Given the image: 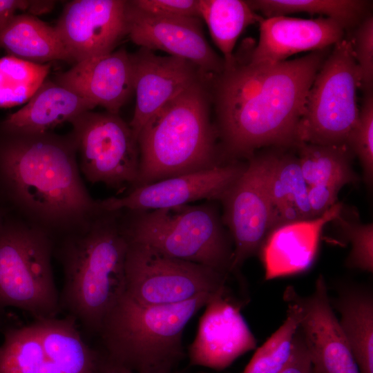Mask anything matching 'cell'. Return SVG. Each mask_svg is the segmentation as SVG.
Returning a JSON list of instances; mask_svg holds the SVG:
<instances>
[{
    "instance_id": "cell-6",
    "label": "cell",
    "mask_w": 373,
    "mask_h": 373,
    "mask_svg": "<svg viewBox=\"0 0 373 373\" xmlns=\"http://www.w3.org/2000/svg\"><path fill=\"white\" fill-rule=\"evenodd\" d=\"M122 231L128 242L147 245L180 260L231 272L233 242L213 203L149 210H120Z\"/></svg>"
},
{
    "instance_id": "cell-24",
    "label": "cell",
    "mask_w": 373,
    "mask_h": 373,
    "mask_svg": "<svg viewBox=\"0 0 373 373\" xmlns=\"http://www.w3.org/2000/svg\"><path fill=\"white\" fill-rule=\"evenodd\" d=\"M0 47L35 63L73 61L55 27L29 14L15 15L0 30Z\"/></svg>"
},
{
    "instance_id": "cell-18",
    "label": "cell",
    "mask_w": 373,
    "mask_h": 373,
    "mask_svg": "<svg viewBox=\"0 0 373 373\" xmlns=\"http://www.w3.org/2000/svg\"><path fill=\"white\" fill-rule=\"evenodd\" d=\"M55 82L106 112L118 114L133 92L131 54L123 48L76 62Z\"/></svg>"
},
{
    "instance_id": "cell-28",
    "label": "cell",
    "mask_w": 373,
    "mask_h": 373,
    "mask_svg": "<svg viewBox=\"0 0 373 373\" xmlns=\"http://www.w3.org/2000/svg\"><path fill=\"white\" fill-rule=\"evenodd\" d=\"M0 373H61L33 325L7 327L0 345Z\"/></svg>"
},
{
    "instance_id": "cell-8",
    "label": "cell",
    "mask_w": 373,
    "mask_h": 373,
    "mask_svg": "<svg viewBox=\"0 0 373 373\" xmlns=\"http://www.w3.org/2000/svg\"><path fill=\"white\" fill-rule=\"evenodd\" d=\"M307 93L296 140L319 145H346L360 108L361 73L350 38L333 46Z\"/></svg>"
},
{
    "instance_id": "cell-35",
    "label": "cell",
    "mask_w": 373,
    "mask_h": 373,
    "mask_svg": "<svg viewBox=\"0 0 373 373\" xmlns=\"http://www.w3.org/2000/svg\"><path fill=\"white\" fill-rule=\"evenodd\" d=\"M130 2L139 10L155 15L201 18L199 0H134Z\"/></svg>"
},
{
    "instance_id": "cell-25",
    "label": "cell",
    "mask_w": 373,
    "mask_h": 373,
    "mask_svg": "<svg viewBox=\"0 0 373 373\" xmlns=\"http://www.w3.org/2000/svg\"><path fill=\"white\" fill-rule=\"evenodd\" d=\"M331 303L340 314V326L360 373H373L372 292L363 287H350L341 291Z\"/></svg>"
},
{
    "instance_id": "cell-12",
    "label": "cell",
    "mask_w": 373,
    "mask_h": 373,
    "mask_svg": "<svg viewBox=\"0 0 373 373\" xmlns=\"http://www.w3.org/2000/svg\"><path fill=\"white\" fill-rule=\"evenodd\" d=\"M246 164L236 161L131 189L124 196L99 200L104 211H149L206 200H221Z\"/></svg>"
},
{
    "instance_id": "cell-36",
    "label": "cell",
    "mask_w": 373,
    "mask_h": 373,
    "mask_svg": "<svg viewBox=\"0 0 373 373\" xmlns=\"http://www.w3.org/2000/svg\"><path fill=\"white\" fill-rule=\"evenodd\" d=\"M341 188L333 185H314L308 187V198L313 217L321 216L337 203Z\"/></svg>"
},
{
    "instance_id": "cell-39",
    "label": "cell",
    "mask_w": 373,
    "mask_h": 373,
    "mask_svg": "<svg viewBox=\"0 0 373 373\" xmlns=\"http://www.w3.org/2000/svg\"><path fill=\"white\" fill-rule=\"evenodd\" d=\"M101 351V350H100ZM102 358L99 373H137L126 367L115 362L105 355L102 351ZM172 373H185L182 371L176 370Z\"/></svg>"
},
{
    "instance_id": "cell-42",
    "label": "cell",
    "mask_w": 373,
    "mask_h": 373,
    "mask_svg": "<svg viewBox=\"0 0 373 373\" xmlns=\"http://www.w3.org/2000/svg\"><path fill=\"white\" fill-rule=\"evenodd\" d=\"M312 373H319L314 367H312Z\"/></svg>"
},
{
    "instance_id": "cell-33",
    "label": "cell",
    "mask_w": 373,
    "mask_h": 373,
    "mask_svg": "<svg viewBox=\"0 0 373 373\" xmlns=\"http://www.w3.org/2000/svg\"><path fill=\"white\" fill-rule=\"evenodd\" d=\"M334 220L338 222L343 236L351 244L345 261L347 267L372 273L373 224L347 220L342 217L341 211Z\"/></svg>"
},
{
    "instance_id": "cell-23",
    "label": "cell",
    "mask_w": 373,
    "mask_h": 373,
    "mask_svg": "<svg viewBox=\"0 0 373 373\" xmlns=\"http://www.w3.org/2000/svg\"><path fill=\"white\" fill-rule=\"evenodd\" d=\"M32 324L61 373H99L101 351L86 342L73 317L35 319Z\"/></svg>"
},
{
    "instance_id": "cell-1",
    "label": "cell",
    "mask_w": 373,
    "mask_h": 373,
    "mask_svg": "<svg viewBox=\"0 0 373 373\" xmlns=\"http://www.w3.org/2000/svg\"><path fill=\"white\" fill-rule=\"evenodd\" d=\"M324 57L323 50H317L294 59L254 64L234 56L211 79L222 160L249 158L263 146H296L306 97Z\"/></svg>"
},
{
    "instance_id": "cell-2",
    "label": "cell",
    "mask_w": 373,
    "mask_h": 373,
    "mask_svg": "<svg viewBox=\"0 0 373 373\" xmlns=\"http://www.w3.org/2000/svg\"><path fill=\"white\" fill-rule=\"evenodd\" d=\"M0 209L54 241L84 229L103 211L84 182L71 133L0 128Z\"/></svg>"
},
{
    "instance_id": "cell-4",
    "label": "cell",
    "mask_w": 373,
    "mask_h": 373,
    "mask_svg": "<svg viewBox=\"0 0 373 373\" xmlns=\"http://www.w3.org/2000/svg\"><path fill=\"white\" fill-rule=\"evenodd\" d=\"M210 82L207 78L189 86L141 129L139 175L132 188L224 164L210 119Z\"/></svg>"
},
{
    "instance_id": "cell-41",
    "label": "cell",
    "mask_w": 373,
    "mask_h": 373,
    "mask_svg": "<svg viewBox=\"0 0 373 373\" xmlns=\"http://www.w3.org/2000/svg\"><path fill=\"white\" fill-rule=\"evenodd\" d=\"M4 216H5L4 212L0 209V222H1Z\"/></svg>"
},
{
    "instance_id": "cell-27",
    "label": "cell",
    "mask_w": 373,
    "mask_h": 373,
    "mask_svg": "<svg viewBox=\"0 0 373 373\" xmlns=\"http://www.w3.org/2000/svg\"><path fill=\"white\" fill-rule=\"evenodd\" d=\"M298 162L308 186L333 185L339 188L358 181L352 166L353 153L347 145H319L300 142Z\"/></svg>"
},
{
    "instance_id": "cell-32",
    "label": "cell",
    "mask_w": 373,
    "mask_h": 373,
    "mask_svg": "<svg viewBox=\"0 0 373 373\" xmlns=\"http://www.w3.org/2000/svg\"><path fill=\"white\" fill-rule=\"evenodd\" d=\"M346 145L361 164L364 181L371 185L373 178V96L366 93L359 111L358 122Z\"/></svg>"
},
{
    "instance_id": "cell-3",
    "label": "cell",
    "mask_w": 373,
    "mask_h": 373,
    "mask_svg": "<svg viewBox=\"0 0 373 373\" xmlns=\"http://www.w3.org/2000/svg\"><path fill=\"white\" fill-rule=\"evenodd\" d=\"M120 210L104 211L84 229L55 241L64 276L61 309L88 334L97 335L105 316L124 294L128 241Z\"/></svg>"
},
{
    "instance_id": "cell-5",
    "label": "cell",
    "mask_w": 373,
    "mask_h": 373,
    "mask_svg": "<svg viewBox=\"0 0 373 373\" xmlns=\"http://www.w3.org/2000/svg\"><path fill=\"white\" fill-rule=\"evenodd\" d=\"M215 293L162 305L142 304L124 294L103 320L99 350L137 373H172L185 357L186 325Z\"/></svg>"
},
{
    "instance_id": "cell-16",
    "label": "cell",
    "mask_w": 373,
    "mask_h": 373,
    "mask_svg": "<svg viewBox=\"0 0 373 373\" xmlns=\"http://www.w3.org/2000/svg\"><path fill=\"white\" fill-rule=\"evenodd\" d=\"M127 1L75 0L55 26L73 61L114 51L127 35Z\"/></svg>"
},
{
    "instance_id": "cell-19",
    "label": "cell",
    "mask_w": 373,
    "mask_h": 373,
    "mask_svg": "<svg viewBox=\"0 0 373 373\" xmlns=\"http://www.w3.org/2000/svg\"><path fill=\"white\" fill-rule=\"evenodd\" d=\"M344 30L337 21L325 17L265 18L260 22L259 40L249 61L273 64L301 52L323 50L341 41Z\"/></svg>"
},
{
    "instance_id": "cell-10",
    "label": "cell",
    "mask_w": 373,
    "mask_h": 373,
    "mask_svg": "<svg viewBox=\"0 0 373 373\" xmlns=\"http://www.w3.org/2000/svg\"><path fill=\"white\" fill-rule=\"evenodd\" d=\"M70 123L79 168L86 180L119 191L133 187L139 175L140 151L129 124L118 114L91 111Z\"/></svg>"
},
{
    "instance_id": "cell-20",
    "label": "cell",
    "mask_w": 373,
    "mask_h": 373,
    "mask_svg": "<svg viewBox=\"0 0 373 373\" xmlns=\"http://www.w3.org/2000/svg\"><path fill=\"white\" fill-rule=\"evenodd\" d=\"M343 209L336 203L318 218L280 226L268 236L260 255L269 277L307 269L312 262L325 224L334 220Z\"/></svg>"
},
{
    "instance_id": "cell-38",
    "label": "cell",
    "mask_w": 373,
    "mask_h": 373,
    "mask_svg": "<svg viewBox=\"0 0 373 373\" xmlns=\"http://www.w3.org/2000/svg\"><path fill=\"white\" fill-rule=\"evenodd\" d=\"M30 0H0V30L16 15L18 10L27 11Z\"/></svg>"
},
{
    "instance_id": "cell-13",
    "label": "cell",
    "mask_w": 373,
    "mask_h": 373,
    "mask_svg": "<svg viewBox=\"0 0 373 373\" xmlns=\"http://www.w3.org/2000/svg\"><path fill=\"white\" fill-rule=\"evenodd\" d=\"M227 287L215 293L204 306L188 349L192 366L222 370L256 347V339L240 312L242 303L233 298Z\"/></svg>"
},
{
    "instance_id": "cell-7",
    "label": "cell",
    "mask_w": 373,
    "mask_h": 373,
    "mask_svg": "<svg viewBox=\"0 0 373 373\" xmlns=\"http://www.w3.org/2000/svg\"><path fill=\"white\" fill-rule=\"evenodd\" d=\"M54 248L46 233L5 215L0 222V311L15 307L35 319L58 316Z\"/></svg>"
},
{
    "instance_id": "cell-22",
    "label": "cell",
    "mask_w": 373,
    "mask_h": 373,
    "mask_svg": "<svg viewBox=\"0 0 373 373\" xmlns=\"http://www.w3.org/2000/svg\"><path fill=\"white\" fill-rule=\"evenodd\" d=\"M266 186L274 213V229L314 218L298 157L287 153L266 154Z\"/></svg>"
},
{
    "instance_id": "cell-29",
    "label": "cell",
    "mask_w": 373,
    "mask_h": 373,
    "mask_svg": "<svg viewBox=\"0 0 373 373\" xmlns=\"http://www.w3.org/2000/svg\"><path fill=\"white\" fill-rule=\"evenodd\" d=\"M254 11L266 18L307 12L326 16L344 29L358 25L364 18L369 1L361 0H253L246 1Z\"/></svg>"
},
{
    "instance_id": "cell-17",
    "label": "cell",
    "mask_w": 373,
    "mask_h": 373,
    "mask_svg": "<svg viewBox=\"0 0 373 373\" xmlns=\"http://www.w3.org/2000/svg\"><path fill=\"white\" fill-rule=\"evenodd\" d=\"M135 105L129 126L137 140L145 125L163 106L193 84L207 78L191 61L175 56H160L140 48L131 54Z\"/></svg>"
},
{
    "instance_id": "cell-40",
    "label": "cell",
    "mask_w": 373,
    "mask_h": 373,
    "mask_svg": "<svg viewBox=\"0 0 373 373\" xmlns=\"http://www.w3.org/2000/svg\"><path fill=\"white\" fill-rule=\"evenodd\" d=\"M55 4L54 1L30 0L27 12L29 15L36 17L50 12Z\"/></svg>"
},
{
    "instance_id": "cell-31",
    "label": "cell",
    "mask_w": 373,
    "mask_h": 373,
    "mask_svg": "<svg viewBox=\"0 0 373 373\" xmlns=\"http://www.w3.org/2000/svg\"><path fill=\"white\" fill-rule=\"evenodd\" d=\"M287 316L280 327L256 351L242 373H279L289 362L298 329L300 309L286 301Z\"/></svg>"
},
{
    "instance_id": "cell-9",
    "label": "cell",
    "mask_w": 373,
    "mask_h": 373,
    "mask_svg": "<svg viewBox=\"0 0 373 373\" xmlns=\"http://www.w3.org/2000/svg\"><path fill=\"white\" fill-rule=\"evenodd\" d=\"M124 294L144 305H171L215 293L227 275L203 265L166 255L142 243L128 242Z\"/></svg>"
},
{
    "instance_id": "cell-11",
    "label": "cell",
    "mask_w": 373,
    "mask_h": 373,
    "mask_svg": "<svg viewBox=\"0 0 373 373\" xmlns=\"http://www.w3.org/2000/svg\"><path fill=\"white\" fill-rule=\"evenodd\" d=\"M242 174L221 199L223 224L233 245L231 272L260 254L274 230V213L266 186V155L249 158Z\"/></svg>"
},
{
    "instance_id": "cell-26",
    "label": "cell",
    "mask_w": 373,
    "mask_h": 373,
    "mask_svg": "<svg viewBox=\"0 0 373 373\" xmlns=\"http://www.w3.org/2000/svg\"><path fill=\"white\" fill-rule=\"evenodd\" d=\"M199 8L213 42L223 54L224 66L233 61V50L243 30L263 19L246 1L199 0Z\"/></svg>"
},
{
    "instance_id": "cell-21",
    "label": "cell",
    "mask_w": 373,
    "mask_h": 373,
    "mask_svg": "<svg viewBox=\"0 0 373 373\" xmlns=\"http://www.w3.org/2000/svg\"><path fill=\"white\" fill-rule=\"evenodd\" d=\"M95 107L70 89L46 80L23 107L7 116L0 128L23 133L50 132Z\"/></svg>"
},
{
    "instance_id": "cell-34",
    "label": "cell",
    "mask_w": 373,
    "mask_h": 373,
    "mask_svg": "<svg viewBox=\"0 0 373 373\" xmlns=\"http://www.w3.org/2000/svg\"><path fill=\"white\" fill-rule=\"evenodd\" d=\"M355 60L361 73V87L372 92L373 83V17L365 16L350 37Z\"/></svg>"
},
{
    "instance_id": "cell-14",
    "label": "cell",
    "mask_w": 373,
    "mask_h": 373,
    "mask_svg": "<svg viewBox=\"0 0 373 373\" xmlns=\"http://www.w3.org/2000/svg\"><path fill=\"white\" fill-rule=\"evenodd\" d=\"M200 19L150 14L127 1V35L134 44L186 59L213 77L222 72L224 61L207 42Z\"/></svg>"
},
{
    "instance_id": "cell-37",
    "label": "cell",
    "mask_w": 373,
    "mask_h": 373,
    "mask_svg": "<svg viewBox=\"0 0 373 373\" xmlns=\"http://www.w3.org/2000/svg\"><path fill=\"white\" fill-rule=\"evenodd\" d=\"M312 367L310 355L298 327L294 337L291 358L287 366L279 373H312Z\"/></svg>"
},
{
    "instance_id": "cell-30",
    "label": "cell",
    "mask_w": 373,
    "mask_h": 373,
    "mask_svg": "<svg viewBox=\"0 0 373 373\" xmlns=\"http://www.w3.org/2000/svg\"><path fill=\"white\" fill-rule=\"evenodd\" d=\"M50 65L9 55L0 58V108L26 102L46 81Z\"/></svg>"
},
{
    "instance_id": "cell-15",
    "label": "cell",
    "mask_w": 373,
    "mask_h": 373,
    "mask_svg": "<svg viewBox=\"0 0 373 373\" xmlns=\"http://www.w3.org/2000/svg\"><path fill=\"white\" fill-rule=\"evenodd\" d=\"M283 298L300 307L299 329L314 368L319 373H360L332 309L322 275L316 279L314 289L309 296H303L289 286Z\"/></svg>"
}]
</instances>
